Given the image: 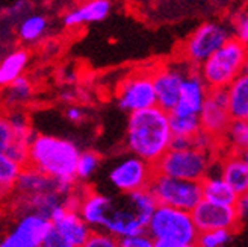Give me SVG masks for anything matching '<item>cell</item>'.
Instances as JSON below:
<instances>
[{
    "mask_svg": "<svg viewBox=\"0 0 248 247\" xmlns=\"http://www.w3.org/2000/svg\"><path fill=\"white\" fill-rule=\"evenodd\" d=\"M174 135L170 113L159 106L133 113L127 118L126 147L129 153L156 165L170 149Z\"/></svg>",
    "mask_w": 248,
    "mask_h": 247,
    "instance_id": "1",
    "label": "cell"
},
{
    "mask_svg": "<svg viewBox=\"0 0 248 247\" xmlns=\"http://www.w3.org/2000/svg\"><path fill=\"white\" fill-rule=\"evenodd\" d=\"M82 150L70 140L48 133H36L29 147L28 165L67 185H76Z\"/></svg>",
    "mask_w": 248,
    "mask_h": 247,
    "instance_id": "2",
    "label": "cell"
},
{
    "mask_svg": "<svg viewBox=\"0 0 248 247\" xmlns=\"http://www.w3.org/2000/svg\"><path fill=\"white\" fill-rule=\"evenodd\" d=\"M157 206L159 203L150 190L115 194L102 231L118 240L145 233Z\"/></svg>",
    "mask_w": 248,
    "mask_h": 247,
    "instance_id": "3",
    "label": "cell"
},
{
    "mask_svg": "<svg viewBox=\"0 0 248 247\" xmlns=\"http://www.w3.org/2000/svg\"><path fill=\"white\" fill-rule=\"evenodd\" d=\"M247 63L248 47L236 38H232L214 56H210L198 71L210 90L229 88L234 79L244 73Z\"/></svg>",
    "mask_w": 248,
    "mask_h": 247,
    "instance_id": "4",
    "label": "cell"
},
{
    "mask_svg": "<svg viewBox=\"0 0 248 247\" xmlns=\"http://www.w3.org/2000/svg\"><path fill=\"white\" fill-rule=\"evenodd\" d=\"M217 163L215 155L197 149L194 146L186 149H170L155 165L156 175L176 178L183 181L203 182Z\"/></svg>",
    "mask_w": 248,
    "mask_h": 247,
    "instance_id": "5",
    "label": "cell"
},
{
    "mask_svg": "<svg viewBox=\"0 0 248 247\" xmlns=\"http://www.w3.org/2000/svg\"><path fill=\"white\" fill-rule=\"evenodd\" d=\"M147 233L156 241L170 240L180 243H195L200 235L191 213L162 205H159L155 211Z\"/></svg>",
    "mask_w": 248,
    "mask_h": 247,
    "instance_id": "6",
    "label": "cell"
},
{
    "mask_svg": "<svg viewBox=\"0 0 248 247\" xmlns=\"http://www.w3.org/2000/svg\"><path fill=\"white\" fill-rule=\"evenodd\" d=\"M148 190L153 193L159 205L176 208L186 213H192L203 202L202 182L156 175Z\"/></svg>",
    "mask_w": 248,
    "mask_h": 247,
    "instance_id": "7",
    "label": "cell"
},
{
    "mask_svg": "<svg viewBox=\"0 0 248 247\" xmlns=\"http://www.w3.org/2000/svg\"><path fill=\"white\" fill-rule=\"evenodd\" d=\"M156 176L153 164L129 153L109 168L108 182L117 194H130L148 190Z\"/></svg>",
    "mask_w": 248,
    "mask_h": 247,
    "instance_id": "8",
    "label": "cell"
},
{
    "mask_svg": "<svg viewBox=\"0 0 248 247\" xmlns=\"http://www.w3.org/2000/svg\"><path fill=\"white\" fill-rule=\"evenodd\" d=\"M232 40V32L227 26L215 21L200 24L185 44V55L189 64L202 67L206 61L214 56L219 49Z\"/></svg>",
    "mask_w": 248,
    "mask_h": 247,
    "instance_id": "9",
    "label": "cell"
},
{
    "mask_svg": "<svg viewBox=\"0 0 248 247\" xmlns=\"http://www.w3.org/2000/svg\"><path fill=\"white\" fill-rule=\"evenodd\" d=\"M52 231V221L35 213H21L6 231L0 247H41Z\"/></svg>",
    "mask_w": 248,
    "mask_h": 247,
    "instance_id": "10",
    "label": "cell"
},
{
    "mask_svg": "<svg viewBox=\"0 0 248 247\" xmlns=\"http://www.w3.org/2000/svg\"><path fill=\"white\" fill-rule=\"evenodd\" d=\"M117 105L129 115L157 106L153 75H135L127 78L117 91Z\"/></svg>",
    "mask_w": 248,
    "mask_h": 247,
    "instance_id": "11",
    "label": "cell"
},
{
    "mask_svg": "<svg viewBox=\"0 0 248 247\" xmlns=\"http://www.w3.org/2000/svg\"><path fill=\"white\" fill-rule=\"evenodd\" d=\"M202 129L210 133L217 140L222 141L230 126L232 115L229 111V94L227 88L210 90L207 100L200 114Z\"/></svg>",
    "mask_w": 248,
    "mask_h": 247,
    "instance_id": "12",
    "label": "cell"
},
{
    "mask_svg": "<svg viewBox=\"0 0 248 247\" xmlns=\"http://www.w3.org/2000/svg\"><path fill=\"white\" fill-rule=\"evenodd\" d=\"M198 232L209 231H234L241 223L234 206L217 205L203 200L191 213Z\"/></svg>",
    "mask_w": 248,
    "mask_h": 247,
    "instance_id": "13",
    "label": "cell"
},
{
    "mask_svg": "<svg viewBox=\"0 0 248 247\" xmlns=\"http://www.w3.org/2000/svg\"><path fill=\"white\" fill-rule=\"evenodd\" d=\"M189 71H185L179 67L171 66L153 73V83H155L159 108H162L167 113H172L176 109L180 100L183 82L186 76L189 75Z\"/></svg>",
    "mask_w": 248,
    "mask_h": 247,
    "instance_id": "14",
    "label": "cell"
},
{
    "mask_svg": "<svg viewBox=\"0 0 248 247\" xmlns=\"http://www.w3.org/2000/svg\"><path fill=\"white\" fill-rule=\"evenodd\" d=\"M209 93H210V88H209V85L204 82L203 76L200 75V71L192 68L183 82L180 100H179L176 109L172 111V113L179 114V115L200 117L203 106L207 100Z\"/></svg>",
    "mask_w": 248,
    "mask_h": 247,
    "instance_id": "15",
    "label": "cell"
},
{
    "mask_svg": "<svg viewBox=\"0 0 248 247\" xmlns=\"http://www.w3.org/2000/svg\"><path fill=\"white\" fill-rule=\"evenodd\" d=\"M50 221L53 231H56L62 238H65L74 247H82L93 233V229L82 218V215L67 206H61L52 215Z\"/></svg>",
    "mask_w": 248,
    "mask_h": 247,
    "instance_id": "16",
    "label": "cell"
},
{
    "mask_svg": "<svg viewBox=\"0 0 248 247\" xmlns=\"http://www.w3.org/2000/svg\"><path fill=\"white\" fill-rule=\"evenodd\" d=\"M112 202L114 196L85 188L78 213L93 231H102Z\"/></svg>",
    "mask_w": 248,
    "mask_h": 247,
    "instance_id": "17",
    "label": "cell"
},
{
    "mask_svg": "<svg viewBox=\"0 0 248 247\" xmlns=\"http://www.w3.org/2000/svg\"><path fill=\"white\" fill-rule=\"evenodd\" d=\"M218 171L238 196L248 194V167L239 153L227 152L218 159Z\"/></svg>",
    "mask_w": 248,
    "mask_h": 247,
    "instance_id": "18",
    "label": "cell"
},
{
    "mask_svg": "<svg viewBox=\"0 0 248 247\" xmlns=\"http://www.w3.org/2000/svg\"><path fill=\"white\" fill-rule=\"evenodd\" d=\"M202 191H203V200L212 202L217 205L234 206L239 199V196L221 178L218 171V161H217V173L210 171V175L202 182Z\"/></svg>",
    "mask_w": 248,
    "mask_h": 247,
    "instance_id": "19",
    "label": "cell"
},
{
    "mask_svg": "<svg viewBox=\"0 0 248 247\" xmlns=\"http://www.w3.org/2000/svg\"><path fill=\"white\" fill-rule=\"evenodd\" d=\"M110 11V0H90L83 6L73 9L64 16V24L68 28H76L83 23L102 21Z\"/></svg>",
    "mask_w": 248,
    "mask_h": 247,
    "instance_id": "20",
    "label": "cell"
},
{
    "mask_svg": "<svg viewBox=\"0 0 248 247\" xmlns=\"http://www.w3.org/2000/svg\"><path fill=\"white\" fill-rule=\"evenodd\" d=\"M227 94L232 120H248V76L242 73L234 79L227 88Z\"/></svg>",
    "mask_w": 248,
    "mask_h": 247,
    "instance_id": "21",
    "label": "cell"
},
{
    "mask_svg": "<svg viewBox=\"0 0 248 247\" xmlns=\"http://www.w3.org/2000/svg\"><path fill=\"white\" fill-rule=\"evenodd\" d=\"M29 63V53L24 49H16L9 52L0 63V85L8 86L23 76Z\"/></svg>",
    "mask_w": 248,
    "mask_h": 247,
    "instance_id": "22",
    "label": "cell"
},
{
    "mask_svg": "<svg viewBox=\"0 0 248 247\" xmlns=\"http://www.w3.org/2000/svg\"><path fill=\"white\" fill-rule=\"evenodd\" d=\"M33 88L32 83L26 76H21L17 81H14L11 85L5 86L3 93V105L8 111H16L21 106L28 105L32 99Z\"/></svg>",
    "mask_w": 248,
    "mask_h": 247,
    "instance_id": "23",
    "label": "cell"
},
{
    "mask_svg": "<svg viewBox=\"0 0 248 247\" xmlns=\"http://www.w3.org/2000/svg\"><path fill=\"white\" fill-rule=\"evenodd\" d=\"M222 143L232 153L241 155L248 150V120H233Z\"/></svg>",
    "mask_w": 248,
    "mask_h": 247,
    "instance_id": "24",
    "label": "cell"
},
{
    "mask_svg": "<svg viewBox=\"0 0 248 247\" xmlns=\"http://www.w3.org/2000/svg\"><path fill=\"white\" fill-rule=\"evenodd\" d=\"M47 31V20L44 16L29 14L23 17L18 23L17 35L24 43H35L43 38V35Z\"/></svg>",
    "mask_w": 248,
    "mask_h": 247,
    "instance_id": "25",
    "label": "cell"
},
{
    "mask_svg": "<svg viewBox=\"0 0 248 247\" xmlns=\"http://www.w3.org/2000/svg\"><path fill=\"white\" fill-rule=\"evenodd\" d=\"M24 170V165L6 155H0V190L3 196L14 191L16 185Z\"/></svg>",
    "mask_w": 248,
    "mask_h": 247,
    "instance_id": "26",
    "label": "cell"
},
{
    "mask_svg": "<svg viewBox=\"0 0 248 247\" xmlns=\"http://www.w3.org/2000/svg\"><path fill=\"white\" fill-rule=\"evenodd\" d=\"M170 123H171V131L176 138H186V140H194L202 129V121L200 117H191V115H179L171 113L170 114Z\"/></svg>",
    "mask_w": 248,
    "mask_h": 247,
    "instance_id": "27",
    "label": "cell"
},
{
    "mask_svg": "<svg viewBox=\"0 0 248 247\" xmlns=\"http://www.w3.org/2000/svg\"><path fill=\"white\" fill-rule=\"evenodd\" d=\"M102 164V158L98 153L94 150H83L79 158V164H78V182H85L90 181L95 173L100 168Z\"/></svg>",
    "mask_w": 248,
    "mask_h": 247,
    "instance_id": "28",
    "label": "cell"
},
{
    "mask_svg": "<svg viewBox=\"0 0 248 247\" xmlns=\"http://www.w3.org/2000/svg\"><path fill=\"white\" fill-rule=\"evenodd\" d=\"M232 237H233L232 231L200 232L195 244H197V247H229Z\"/></svg>",
    "mask_w": 248,
    "mask_h": 247,
    "instance_id": "29",
    "label": "cell"
},
{
    "mask_svg": "<svg viewBox=\"0 0 248 247\" xmlns=\"http://www.w3.org/2000/svg\"><path fill=\"white\" fill-rule=\"evenodd\" d=\"M82 247H120V240L105 231H93Z\"/></svg>",
    "mask_w": 248,
    "mask_h": 247,
    "instance_id": "30",
    "label": "cell"
},
{
    "mask_svg": "<svg viewBox=\"0 0 248 247\" xmlns=\"http://www.w3.org/2000/svg\"><path fill=\"white\" fill-rule=\"evenodd\" d=\"M233 32H234V38L248 46V12L242 11L234 16Z\"/></svg>",
    "mask_w": 248,
    "mask_h": 247,
    "instance_id": "31",
    "label": "cell"
},
{
    "mask_svg": "<svg viewBox=\"0 0 248 247\" xmlns=\"http://www.w3.org/2000/svg\"><path fill=\"white\" fill-rule=\"evenodd\" d=\"M120 247H156V240L145 232V233H140V235L121 238Z\"/></svg>",
    "mask_w": 248,
    "mask_h": 247,
    "instance_id": "32",
    "label": "cell"
},
{
    "mask_svg": "<svg viewBox=\"0 0 248 247\" xmlns=\"http://www.w3.org/2000/svg\"><path fill=\"white\" fill-rule=\"evenodd\" d=\"M31 9V3L28 2V0H17L16 3H12L11 6H8L5 9L3 14L6 17H12V18H16V17H26L28 14V11Z\"/></svg>",
    "mask_w": 248,
    "mask_h": 247,
    "instance_id": "33",
    "label": "cell"
},
{
    "mask_svg": "<svg viewBox=\"0 0 248 247\" xmlns=\"http://www.w3.org/2000/svg\"><path fill=\"white\" fill-rule=\"evenodd\" d=\"M46 247H74L73 244H70L65 238H62L56 231H50V233L47 235L46 241H44Z\"/></svg>",
    "mask_w": 248,
    "mask_h": 247,
    "instance_id": "34",
    "label": "cell"
},
{
    "mask_svg": "<svg viewBox=\"0 0 248 247\" xmlns=\"http://www.w3.org/2000/svg\"><path fill=\"white\" fill-rule=\"evenodd\" d=\"M234 209H236L241 223L242 221H248V194L239 196L236 205H234Z\"/></svg>",
    "mask_w": 248,
    "mask_h": 247,
    "instance_id": "35",
    "label": "cell"
},
{
    "mask_svg": "<svg viewBox=\"0 0 248 247\" xmlns=\"http://www.w3.org/2000/svg\"><path fill=\"white\" fill-rule=\"evenodd\" d=\"M83 111H82V108H79V106H68L67 109H65V118L68 120V121H71V123H80L82 120H83Z\"/></svg>",
    "mask_w": 248,
    "mask_h": 247,
    "instance_id": "36",
    "label": "cell"
},
{
    "mask_svg": "<svg viewBox=\"0 0 248 247\" xmlns=\"http://www.w3.org/2000/svg\"><path fill=\"white\" fill-rule=\"evenodd\" d=\"M156 247H197L195 243H180V241H170V240H157Z\"/></svg>",
    "mask_w": 248,
    "mask_h": 247,
    "instance_id": "37",
    "label": "cell"
},
{
    "mask_svg": "<svg viewBox=\"0 0 248 247\" xmlns=\"http://www.w3.org/2000/svg\"><path fill=\"white\" fill-rule=\"evenodd\" d=\"M241 156H242L244 163H245V164H247V167H248V150H245L244 153H241Z\"/></svg>",
    "mask_w": 248,
    "mask_h": 247,
    "instance_id": "38",
    "label": "cell"
},
{
    "mask_svg": "<svg viewBox=\"0 0 248 247\" xmlns=\"http://www.w3.org/2000/svg\"><path fill=\"white\" fill-rule=\"evenodd\" d=\"M244 75H247L248 76V63L245 64V67H244Z\"/></svg>",
    "mask_w": 248,
    "mask_h": 247,
    "instance_id": "39",
    "label": "cell"
},
{
    "mask_svg": "<svg viewBox=\"0 0 248 247\" xmlns=\"http://www.w3.org/2000/svg\"><path fill=\"white\" fill-rule=\"evenodd\" d=\"M41 247H46V246H41Z\"/></svg>",
    "mask_w": 248,
    "mask_h": 247,
    "instance_id": "40",
    "label": "cell"
}]
</instances>
